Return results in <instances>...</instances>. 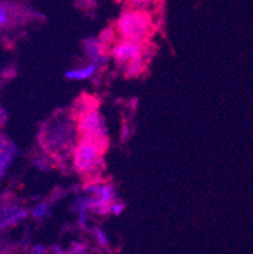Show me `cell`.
Returning a JSON list of instances; mask_svg holds the SVG:
<instances>
[{
  "instance_id": "cell-1",
  "label": "cell",
  "mask_w": 253,
  "mask_h": 254,
  "mask_svg": "<svg viewBox=\"0 0 253 254\" xmlns=\"http://www.w3.org/2000/svg\"><path fill=\"white\" fill-rule=\"evenodd\" d=\"M117 32L120 38L145 43L153 32L152 18L143 9L123 11L117 22Z\"/></svg>"
},
{
  "instance_id": "cell-2",
  "label": "cell",
  "mask_w": 253,
  "mask_h": 254,
  "mask_svg": "<svg viewBox=\"0 0 253 254\" xmlns=\"http://www.w3.org/2000/svg\"><path fill=\"white\" fill-rule=\"evenodd\" d=\"M104 143L81 138L74 151V166L80 175H90L100 167L101 154L106 149Z\"/></svg>"
},
{
  "instance_id": "cell-3",
  "label": "cell",
  "mask_w": 253,
  "mask_h": 254,
  "mask_svg": "<svg viewBox=\"0 0 253 254\" xmlns=\"http://www.w3.org/2000/svg\"><path fill=\"white\" fill-rule=\"evenodd\" d=\"M78 130L81 138H86V139H92L108 144L105 122L96 109H89L81 114L80 119H79Z\"/></svg>"
},
{
  "instance_id": "cell-4",
  "label": "cell",
  "mask_w": 253,
  "mask_h": 254,
  "mask_svg": "<svg viewBox=\"0 0 253 254\" xmlns=\"http://www.w3.org/2000/svg\"><path fill=\"white\" fill-rule=\"evenodd\" d=\"M143 43L134 42L129 39H120L119 42L114 43L110 51L111 57L117 61L120 66H125L132 60L143 56Z\"/></svg>"
},
{
  "instance_id": "cell-5",
  "label": "cell",
  "mask_w": 253,
  "mask_h": 254,
  "mask_svg": "<svg viewBox=\"0 0 253 254\" xmlns=\"http://www.w3.org/2000/svg\"><path fill=\"white\" fill-rule=\"evenodd\" d=\"M71 138H73L71 124L69 122H57L46 134V145L56 151H60L69 147Z\"/></svg>"
},
{
  "instance_id": "cell-6",
  "label": "cell",
  "mask_w": 253,
  "mask_h": 254,
  "mask_svg": "<svg viewBox=\"0 0 253 254\" xmlns=\"http://www.w3.org/2000/svg\"><path fill=\"white\" fill-rule=\"evenodd\" d=\"M84 48H85V53L86 56L91 60L92 64H95L99 67V66H103L108 62V57L105 56L104 50H105V43H103L100 41V38H94V37H90V38L85 39L84 42Z\"/></svg>"
},
{
  "instance_id": "cell-7",
  "label": "cell",
  "mask_w": 253,
  "mask_h": 254,
  "mask_svg": "<svg viewBox=\"0 0 253 254\" xmlns=\"http://www.w3.org/2000/svg\"><path fill=\"white\" fill-rule=\"evenodd\" d=\"M84 191L91 193V196H94L97 200L99 205H110L115 197L114 187L109 184L85 185ZM99 205H97V206H99Z\"/></svg>"
},
{
  "instance_id": "cell-8",
  "label": "cell",
  "mask_w": 253,
  "mask_h": 254,
  "mask_svg": "<svg viewBox=\"0 0 253 254\" xmlns=\"http://www.w3.org/2000/svg\"><path fill=\"white\" fill-rule=\"evenodd\" d=\"M27 218V211L19 206H8L0 209V229L15 225Z\"/></svg>"
},
{
  "instance_id": "cell-9",
  "label": "cell",
  "mask_w": 253,
  "mask_h": 254,
  "mask_svg": "<svg viewBox=\"0 0 253 254\" xmlns=\"http://www.w3.org/2000/svg\"><path fill=\"white\" fill-rule=\"evenodd\" d=\"M15 152H17V148L11 143L6 142L5 144L0 147V179L5 175L6 170L13 161Z\"/></svg>"
},
{
  "instance_id": "cell-10",
  "label": "cell",
  "mask_w": 253,
  "mask_h": 254,
  "mask_svg": "<svg viewBox=\"0 0 253 254\" xmlns=\"http://www.w3.org/2000/svg\"><path fill=\"white\" fill-rule=\"evenodd\" d=\"M97 66L95 64H90L83 68H78V70H70L65 72V77L69 80H76V81H81V80H86L90 78L96 71Z\"/></svg>"
},
{
  "instance_id": "cell-11",
  "label": "cell",
  "mask_w": 253,
  "mask_h": 254,
  "mask_svg": "<svg viewBox=\"0 0 253 254\" xmlns=\"http://www.w3.org/2000/svg\"><path fill=\"white\" fill-rule=\"evenodd\" d=\"M125 75L128 77L132 76H138L139 73L142 72L145 68V62H143V57H137V59L132 60L128 64H125Z\"/></svg>"
},
{
  "instance_id": "cell-12",
  "label": "cell",
  "mask_w": 253,
  "mask_h": 254,
  "mask_svg": "<svg viewBox=\"0 0 253 254\" xmlns=\"http://www.w3.org/2000/svg\"><path fill=\"white\" fill-rule=\"evenodd\" d=\"M50 206H48L47 202H41V204L36 205L32 211V215L34 218H45V216L50 215Z\"/></svg>"
},
{
  "instance_id": "cell-13",
  "label": "cell",
  "mask_w": 253,
  "mask_h": 254,
  "mask_svg": "<svg viewBox=\"0 0 253 254\" xmlns=\"http://www.w3.org/2000/svg\"><path fill=\"white\" fill-rule=\"evenodd\" d=\"M92 233H94L95 239H96V242L99 243V246L104 247V248L109 247V239L108 237H106L105 232H103V230L99 229V228H95V229L92 230Z\"/></svg>"
},
{
  "instance_id": "cell-14",
  "label": "cell",
  "mask_w": 253,
  "mask_h": 254,
  "mask_svg": "<svg viewBox=\"0 0 253 254\" xmlns=\"http://www.w3.org/2000/svg\"><path fill=\"white\" fill-rule=\"evenodd\" d=\"M114 37H115L114 32L111 31V29H105V31L101 32V34H100V41H101V42H103V43H105L106 46H108V43H110L111 41L114 39Z\"/></svg>"
},
{
  "instance_id": "cell-15",
  "label": "cell",
  "mask_w": 253,
  "mask_h": 254,
  "mask_svg": "<svg viewBox=\"0 0 253 254\" xmlns=\"http://www.w3.org/2000/svg\"><path fill=\"white\" fill-rule=\"evenodd\" d=\"M128 1H129V4H131V6H133V8L143 9V8H146V6L150 5L153 0H128Z\"/></svg>"
},
{
  "instance_id": "cell-16",
  "label": "cell",
  "mask_w": 253,
  "mask_h": 254,
  "mask_svg": "<svg viewBox=\"0 0 253 254\" xmlns=\"http://www.w3.org/2000/svg\"><path fill=\"white\" fill-rule=\"evenodd\" d=\"M125 209V205L123 202H113L110 204V212L113 215H120Z\"/></svg>"
},
{
  "instance_id": "cell-17",
  "label": "cell",
  "mask_w": 253,
  "mask_h": 254,
  "mask_svg": "<svg viewBox=\"0 0 253 254\" xmlns=\"http://www.w3.org/2000/svg\"><path fill=\"white\" fill-rule=\"evenodd\" d=\"M86 252V246L81 243L71 244V253H85Z\"/></svg>"
},
{
  "instance_id": "cell-18",
  "label": "cell",
  "mask_w": 253,
  "mask_h": 254,
  "mask_svg": "<svg viewBox=\"0 0 253 254\" xmlns=\"http://www.w3.org/2000/svg\"><path fill=\"white\" fill-rule=\"evenodd\" d=\"M80 214V218H79V225L81 228H85L87 225V214L86 211H79Z\"/></svg>"
},
{
  "instance_id": "cell-19",
  "label": "cell",
  "mask_w": 253,
  "mask_h": 254,
  "mask_svg": "<svg viewBox=\"0 0 253 254\" xmlns=\"http://www.w3.org/2000/svg\"><path fill=\"white\" fill-rule=\"evenodd\" d=\"M47 252V247L43 246V244H36L32 249V253H36V254H43Z\"/></svg>"
},
{
  "instance_id": "cell-20",
  "label": "cell",
  "mask_w": 253,
  "mask_h": 254,
  "mask_svg": "<svg viewBox=\"0 0 253 254\" xmlns=\"http://www.w3.org/2000/svg\"><path fill=\"white\" fill-rule=\"evenodd\" d=\"M6 11L3 6H0V24H4L6 22Z\"/></svg>"
},
{
  "instance_id": "cell-21",
  "label": "cell",
  "mask_w": 253,
  "mask_h": 254,
  "mask_svg": "<svg viewBox=\"0 0 253 254\" xmlns=\"http://www.w3.org/2000/svg\"><path fill=\"white\" fill-rule=\"evenodd\" d=\"M53 252L55 253H65L64 249H61V247L60 246H53Z\"/></svg>"
}]
</instances>
